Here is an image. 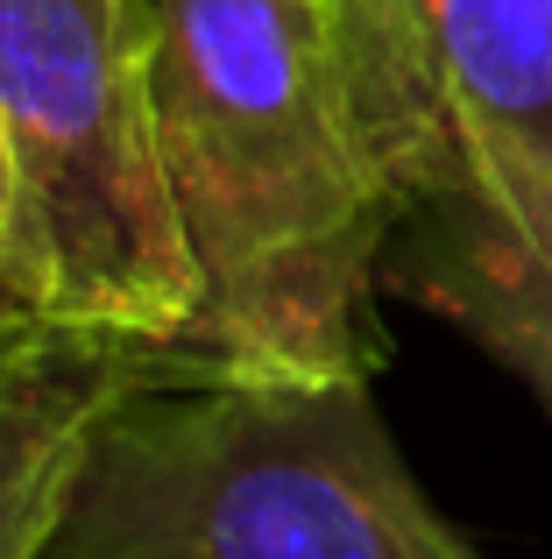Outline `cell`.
<instances>
[{
	"label": "cell",
	"mask_w": 552,
	"mask_h": 559,
	"mask_svg": "<svg viewBox=\"0 0 552 559\" xmlns=\"http://www.w3.org/2000/svg\"><path fill=\"white\" fill-rule=\"evenodd\" d=\"M164 185L213 376H375V290L418 178L333 0H142Z\"/></svg>",
	"instance_id": "obj_1"
},
{
	"label": "cell",
	"mask_w": 552,
	"mask_h": 559,
	"mask_svg": "<svg viewBox=\"0 0 552 559\" xmlns=\"http://www.w3.org/2000/svg\"><path fill=\"white\" fill-rule=\"evenodd\" d=\"M199 376L184 347L50 319L0 355V559H50L93 447L142 390Z\"/></svg>",
	"instance_id": "obj_5"
},
{
	"label": "cell",
	"mask_w": 552,
	"mask_h": 559,
	"mask_svg": "<svg viewBox=\"0 0 552 559\" xmlns=\"http://www.w3.org/2000/svg\"><path fill=\"white\" fill-rule=\"evenodd\" d=\"M50 559H489L404 467L369 376H184L99 432Z\"/></svg>",
	"instance_id": "obj_2"
},
{
	"label": "cell",
	"mask_w": 552,
	"mask_h": 559,
	"mask_svg": "<svg viewBox=\"0 0 552 559\" xmlns=\"http://www.w3.org/2000/svg\"><path fill=\"white\" fill-rule=\"evenodd\" d=\"M14 284L50 319L184 347L199 270L164 185L142 0H0Z\"/></svg>",
	"instance_id": "obj_3"
},
{
	"label": "cell",
	"mask_w": 552,
	"mask_h": 559,
	"mask_svg": "<svg viewBox=\"0 0 552 559\" xmlns=\"http://www.w3.org/2000/svg\"><path fill=\"white\" fill-rule=\"evenodd\" d=\"M0 276H14V178H8V150H0Z\"/></svg>",
	"instance_id": "obj_7"
},
{
	"label": "cell",
	"mask_w": 552,
	"mask_h": 559,
	"mask_svg": "<svg viewBox=\"0 0 552 559\" xmlns=\"http://www.w3.org/2000/svg\"><path fill=\"white\" fill-rule=\"evenodd\" d=\"M43 326H50V312H43L14 276H0V355H8L14 341H28V333H43Z\"/></svg>",
	"instance_id": "obj_6"
},
{
	"label": "cell",
	"mask_w": 552,
	"mask_h": 559,
	"mask_svg": "<svg viewBox=\"0 0 552 559\" xmlns=\"http://www.w3.org/2000/svg\"><path fill=\"white\" fill-rule=\"evenodd\" d=\"M454 178L552 255V0H383Z\"/></svg>",
	"instance_id": "obj_4"
}]
</instances>
